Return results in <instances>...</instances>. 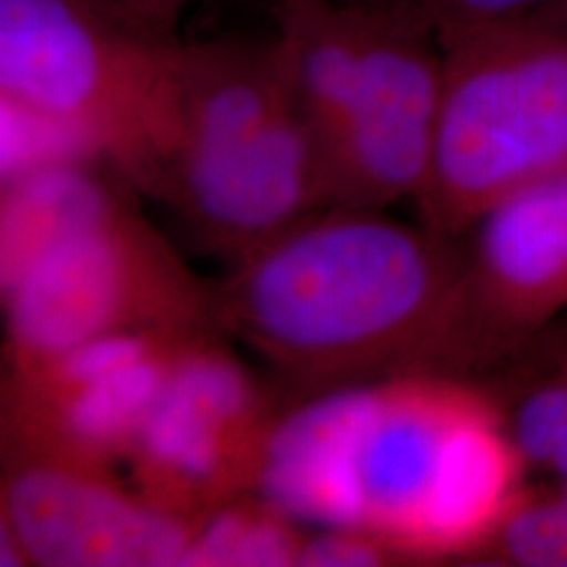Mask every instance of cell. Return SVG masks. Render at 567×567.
Returning <instances> with one entry per match:
<instances>
[{
  "label": "cell",
  "mask_w": 567,
  "mask_h": 567,
  "mask_svg": "<svg viewBox=\"0 0 567 567\" xmlns=\"http://www.w3.org/2000/svg\"><path fill=\"white\" fill-rule=\"evenodd\" d=\"M526 465L503 412L446 374L311 393L265 437L252 492L295 524L372 534L405 559H471Z\"/></svg>",
  "instance_id": "6da1fadb"
},
{
  "label": "cell",
  "mask_w": 567,
  "mask_h": 567,
  "mask_svg": "<svg viewBox=\"0 0 567 567\" xmlns=\"http://www.w3.org/2000/svg\"><path fill=\"white\" fill-rule=\"evenodd\" d=\"M447 240L383 210L316 208L231 261L213 320L311 393L433 374L463 261Z\"/></svg>",
  "instance_id": "7a4b0ae2"
},
{
  "label": "cell",
  "mask_w": 567,
  "mask_h": 567,
  "mask_svg": "<svg viewBox=\"0 0 567 567\" xmlns=\"http://www.w3.org/2000/svg\"><path fill=\"white\" fill-rule=\"evenodd\" d=\"M0 229L9 365L114 332L215 326L213 290L95 161L2 179Z\"/></svg>",
  "instance_id": "3957f363"
},
{
  "label": "cell",
  "mask_w": 567,
  "mask_h": 567,
  "mask_svg": "<svg viewBox=\"0 0 567 567\" xmlns=\"http://www.w3.org/2000/svg\"><path fill=\"white\" fill-rule=\"evenodd\" d=\"M154 198L231 261L326 206L276 34L179 44L173 142Z\"/></svg>",
  "instance_id": "277c9868"
},
{
  "label": "cell",
  "mask_w": 567,
  "mask_h": 567,
  "mask_svg": "<svg viewBox=\"0 0 567 567\" xmlns=\"http://www.w3.org/2000/svg\"><path fill=\"white\" fill-rule=\"evenodd\" d=\"M179 44L100 0H0V100L156 196L173 142Z\"/></svg>",
  "instance_id": "5b68a950"
},
{
  "label": "cell",
  "mask_w": 567,
  "mask_h": 567,
  "mask_svg": "<svg viewBox=\"0 0 567 567\" xmlns=\"http://www.w3.org/2000/svg\"><path fill=\"white\" fill-rule=\"evenodd\" d=\"M442 93L416 196L452 238L508 194L567 171V30L519 20L437 37Z\"/></svg>",
  "instance_id": "8992f818"
},
{
  "label": "cell",
  "mask_w": 567,
  "mask_h": 567,
  "mask_svg": "<svg viewBox=\"0 0 567 567\" xmlns=\"http://www.w3.org/2000/svg\"><path fill=\"white\" fill-rule=\"evenodd\" d=\"M442 47L412 0H365L364 63L320 154L326 206L383 210L414 198L433 156Z\"/></svg>",
  "instance_id": "52a82bcc"
},
{
  "label": "cell",
  "mask_w": 567,
  "mask_h": 567,
  "mask_svg": "<svg viewBox=\"0 0 567 567\" xmlns=\"http://www.w3.org/2000/svg\"><path fill=\"white\" fill-rule=\"evenodd\" d=\"M278 412L261 386L208 337L177 353L126 463L135 489L185 522L252 492Z\"/></svg>",
  "instance_id": "ba28073f"
},
{
  "label": "cell",
  "mask_w": 567,
  "mask_h": 567,
  "mask_svg": "<svg viewBox=\"0 0 567 567\" xmlns=\"http://www.w3.org/2000/svg\"><path fill=\"white\" fill-rule=\"evenodd\" d=\"M4 465V566H183L194 524L128 489L112 466L9 446Z\"/></svg>",
  "instance_id": "9c48e42d"
},
{
  "label": "cell",
  "mask_w": 567,
  "mask_h": 567,
  "mask_svg": "<svg viewBox=\"0 0 567 567\" xmlns=\"http://www.w3.org/2000/svg\"><path fill=\"white\" fill-rule=\"evenodd\" d=\"M204 330L114 332L11 365L4 446L126 463L177 353Z\"/></svg>",
  "instance_id": "30bf717a"
},
{
  "label": "cell",
  "mask_w": 567,
  "mask_h": 567,
  "mask_svg": "<svg viewBox=\"0 0 567 567\" xmlns=\"http://www.w3.org/2000/svg\"><path fill=\"white\" fill-rule=\"evenodd\" d=\"M463 255L435 374L482 365L529 341L567 305V171L486 210Z\"/></svg>",
  "instance_id": "8fae6325"
},
{
  "label": "cell",
  "mask_w": 567,
  "mask_h": 567,
  "mask_svg": "<svg viewBox=\"0 0 567 567\" xmlns=\"http://www.w3.org/2000/svg\"><path fill=\"white\" fill-rule=\"evenodd\" d=\"M301 526L246 492L194 524L183 566H299Z\"/></svg>",
  "instance_id": "7c38bea8"
},
{
  "label": "cell",
  "mask_w": 567,
  "mask_h": 567,
  "mask_svg": "<svg viewBox=\"0 0 567 567\" xmlns=\"http://www.w3.org/2000/svg\"><path fill=\"white\" fill-rule=\"evenodd\" d=\"M508 437L526 468L567 480V353L527 377L501 408Z\"/></svg>",
  "instance_id": "4fadbf2b"
},
{
  "label": "cell",
  "mask_w": 567,
  "mask_h": 567,
  "mask_svg": "<svg viewBox=\"0 0 567 567\" xmlns=\"http://www.w3.org/2000/svg\"><path fill=\"white\" fill-rule=\"evenodd\" d=\"M475 559L492 566L567 567V480L545 492L524 489Z\"/></svg>",
  "instance_id": "5bb4252c"
},
{
  "label": "cell",
  "mask_w": 567,
  "mask_h": 567,
  "mask_svg": "<svg viewBox=\"0 0 567 567\" xmlns=\"http://www.w3.org/2000/svg\"><path fill=\"white\" fill-rule=\"evenodd\" d=\"M437 37L489 23L527 20L564 0H412Z\"/></svg>",
  "instance_id": "9a60e30c"
},
{
  "label": "cell",
  "mask_w": 567,
  "mask_h": 567,
  "mask_svg": "<svg viewBox=\"0 0 567 567\" xmlns=\"http://www.w3.org/2000/svg\"><path fill=\"white\" fill-rule=\"evenodd\" d=\"M405 559L385 540L358 529H316L305 536L299 566H385Z\"/></svg>",
  "instance_id": "2e32d148"
},
{
  "label": "cell",
  "mask_w": 567,
  "mask_h": 567,
  "mask_svg": "<svg viewBox=\"0 0 567 567\" xmlns=\"http://www.w3.org/2000/svg\"><path fill=\"white\" fill-rule=\"evenodd\" d=\"M110 11L147 32L175 37L183 13L203 0H100Z\"/></svg>",
  "instance_id": "e0dca14e"
},
{
  "label": "cell",
  "mask_w": 567,
  "mask_h": 567,
  "mask_svg": "<svg viewBox=\"0 0 567 567\" xmlns=\"http://www.w3.org/2000/svg\"><path fill=\"white\" fill-rule=\"evenodd\" d=\"M529 21H536V23H543V25H550V28H559V30H567V0L545 9L532 18H527Z\"/></svg>",
  "instance_id": "ac0fdd59"
}]
</instances>
